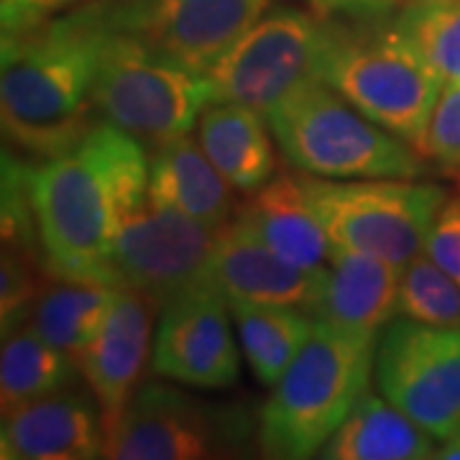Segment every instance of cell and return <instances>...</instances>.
<instances>
[{"label": "cell", "mask_w": 460, "mask_h": 460, "mask_svg": "<svg viewBox=\"0 0 460 460\" xmlns=\"http://www.w3.org/2000/svg\"><path fill=\"white\" fill-rule=\"evenodd\" d=\"M113 29L111 0H87L3 36L0 118L8 144L49 159L83 141L95 126L93 87Z\"/></svg>", "instance_id": "1"}, {"label": "cell", "mask_w": 460, "mask_h": 460, "mask_svg": "<svg viewBox=\"0 0 460 460\" xmlns=\"http://www.w3.org/2000/svg\"><path fill=\"white\" fill-rule=\"evenodd\" d=\"M146 192V146L108 120L33 166V210L51 277L120 287L111 259L118 213Z\"/></svg>", "instance_id": "2"}, {"label": "cell", "mask_w": 460, "mask_h": 460, "mask_svg": "<svg viewBox=\"0 0 460 460\" xmlns=\"http://www.w3.org/2000/svg\"><path fill=\"white\" fill-rule=\"evenodd\" d=\"M378 335L314 320L292 366L274 384L256 422L263 458L305 460L343 425L374 378Z\"/></svg>", "instance_id": "3"}, {"label": "cell", "mask_w": 460, "mask_h": 460, "mask_svg": "<svg viewBox=\"0 0 460 460\" xmlns=\"http://www.w3.org/2000/svg\"><path fill=\"white\" fill-rule=\"evenodd\" d=\"M363 115L420 148L445 80L389 21H335L317 75Z\"/></svg>", "instance_id": "4"}, {"label": "cell", "mask_w": 460, "mask_h": 460, "mask_svg": "<svg viewBox=\"0 0 460 460\" xmlns=\"http://www.w3.org/2000/svg\"><path fill=\"white\" fill-rule=\"evenodd\" d=\"M266 123L289 164L325 180H414L422 156L381 128L320 77H310L269 108Z\"/></svg>", "instance_id": "5"}, {"label": "cell", "mask_w": 460, "mask_h": 460, "mask_svg": "<svg viewBox=\"0 0 460 460\" xmlns=\"http://www.w3.org/2000/svg\"><path fill=\"white\" fill-rule=\"evenodd\" d=\"M215 100V87L202 72L172 62L115 23L93 87L95 113L108 123L154 151L190 136Z\"/></svg>", "instance_id": "6"}, {"label": "cell", "mask_w": 460, "mask_h": 460, "mask_svg": "<svg viewBox=\"0 0 460 460\" xmlns=\"http://www.w3.org/2000/svg\"><path fill=\"white\" fill-rule=\"evenodd\" d=\"M307 202L332 246L374 253L404 269L425 251L435 217L450 198L443 187L411 180L302 177Z\"/></svg>", "instance_id": "7"}, {"label": "cell", "mask_w": 460, "mask_h": 460, "mask_svg": "<svg viewBox=\"0 0 460 460\" xmlns=\"http://www.w3.org/2000/svg\"><path fill=\"white\" fill-rule=\"evenodd\" d=\"M217 233L220 228L169 210L146 192L118 213L111 253L115 279L162 307L187 289L210 284Z\"/></svg>", "instance_id": "8"}, {"label": "cell", "mask_w": 460, "mask_h": 460, "mask_svg": "<svg viewBox=\"0 0 460 460\" xmlns=\"http://www.w3.org/2000/svg\"><path fill=\"white\" fill-rule=\"evenodd\" d=\"M328 18L299 8H271L248 29L205 77L217 100L266 113L296 84L317 75Z\"/></svg>", "instance_id": "9"}, {"label": "cell", "mask_w": 460, "mask_h": 460, "mask_svg": "<svg viewBox=\"0 0 460 460\" xmlns=\"http://www.w3.org/2000/svg\"><path fill=\"white\" fill-rule=\"evenodd\" d=\"M374 378L432 438L460 429V328H429L399 314L378 332Z\"/></svg>", "instance_id": "10"}, {"label": "cell", "mask_w": 460, "mask_h": 460, "mask_svg": "<svg viewBox=\"0 0 460 460\" xmlns=\"http://www.w3.org/2000/svg\"><path fill=\"white\" fill-rule=\"evenodd\" d=\"M215 410L164 381H144L105 435V458L205 460L228 456L246 428L230 411Z\"/></svg>", "instance_id": "11"}, {"label": "cell", "mask_w": 460, "mask_h": 460, "mask_svg": "<svg viewBox=\"0 0 460 460\" xmlns=\"http://www.w3.org/2000/svg\"><path fill=\"white\" fill-rule=\"evenodd\" d=\"M115 23L172 62L208 72L271 0H111Z\"/></svg>", "instance_id": "12"}, {"label": "cell", "mask_w": 460, "mask_h": 460, "mask_svg": "<svg viewBox=\"0 0 460 460\" xmlns=\"http://www.w3.org/2000/svg\"><path fill=\"white\" fill-rule=\"evenodd\" d=\"M230 305L213 284L187 289L162 305L151 371L192 389H226L238 381L241 356L230 328Z\"/></svg>", "instance_id": "13"}, {"label": "cell", "mask_w": 460, "mask_h": 460, "mask_svg": "<svg viewBox=\"0 0 460 460\" xmlns=\"http://www.w3.org/2000/svg\"><path fill=\"white\" fill-rule=\"evenodd\" d=\"M156 310L162 307L144 292L118 287L102 325L77 358L80 374L98 399L105 435L131 402L146 363H151Z\"/></svg>", "instance_id": "14"}, {"label": "cell", "mask_w": 460, "mask_h": 460, "mask_svg": "<svg viewBox=\"0 0 460 460\" xmlns=\"http://www.w3.org/2000/svg\"><path fill=\"white\" fill-rule=\"evenodd\" d=\"M105 456V422L93 389L66 386L3 414V460H93Z\"/></svg>", "instance_id": "15"}, {"label": "cell", "mask_w": 460, "mask_h": 460, "mask_svg": "<svg viewBox=\"0 0 460 460\" xmlns=\"http://www.w3.org/2000/svg\"><path fill=\"white\" fill-rule=\"evenodd\" d=\"M402 269L374 253L332 246L307 314L353 332L378 335L399 314Z\"/></svg>", "instance_id": "16"}, {"label": "cell", "mask_w": 460, "mask_h": 460, "mask_svg": "<svg viewBox=\"0 0 460 460\" xmlns=\"http://www.w3.org/2000/svg\"><path fill=\"white\" fill-rule=\"evenodd\" d=\"M320 271H305L284 261L238 217H230L217 233L210 284L226 299L263 305H292L307 313L320 284Z\"/></svg>", "instance_id": "17"}, {"label": "cell", "mask_w": 460, "mask_h": 460, "mask_svg": "<svg viewBox=\"0 0 460 460\" xmlns=\"http://www.w3.org/2000/svg\"><path fill=\"white\" fill-rule=\"evenodd\" d=\"M235 217L251 228L284 261L305 271L323 269L330 259L332 241L313 213L302 177H271L235 210Z\"/></svg>", "instance_id": "18"}, {"label": "cell", "mask_w": 460, "mask_h": 460, "mask_svg": "<svg viewBox=\"0 0 460 460\" xmlns=\"http://www.w3.org/2000/svg\"><path fill=\"white\" fill-rule=\"evenodd\" d=\"M271 128L259 111L215 100L198 120V141L215 169L238 192H256L277 172Z\"/></svg>", "instance_id": "19"}, {"label": "cell", "mask_w": 460, "mask_h": 460, "mask_svg": "<svg viewBox=\"0 0 460 460\" xmlns=\"http://www.w3.org/2000/svg\"><path fill=\"white\" fill-rule=\"evenodd\" d=\"M230 190L199 141L190 136L154 148L148 156L151 199L210 228H223L233 217Z\"/></svg>", "instance_id": "20"}, {"label": "cell", "mask_w": 460, "mask_h": 460, "mask_svg": "<svg viewBox=\"0 0 460 460\" xmlns=\"http://www.w3.org/2000/svg\"><path fill=\"white\" fill-rule=\"evenodd\" d=\"M435 440L386 396L366 392L343 425L323 445L328 460H420L435 456Z\"/></svg>", "instance_id": "21"}, {"label": "cell", "mask_w": 460, "mask_h": 460, "mask_svg": "<svg viewBox=\"0 0 460 460\" xmlns=\"http://www.w3.org/2000/svg\"><path fill=\"white\" fill-rule=\"evenodd\" d=\"M115 292L118 287L105 281L49 277L36 299L29 325L77 363L102 325Z\"/></svg>", "instance_id": "22"}, {"label": "cell", "mask_w": 460, "mask_h": 460, "mask_svg": "<svg viewBox=\"0 0 460 460\" xmlns=\"http://www.w3.org/2000/svg\"><path fill=\"white\" fill-rule=\"evenodd\" d=\"M238 341L253 376L263 386H274L307 343L314 320L292 305H263L246 299H228Z\"/></svg>", "instance_id": "23"}, {"label": "cell", "mask_w": 460, "mask_h": 460, "mask_svg": "<svg viewBox=\"0 0 460 460\" xmlns=\"http://www.w3.org/2000/svg\"><path fill=\"white\" fill-rule=\"evenodd\" d=\"M77 363L59 348L47 343L31 325L3 338L0 350V410H21L36 399L57 394L75 384Z\"/></svg>", "instance_id": "24"}, {"label": "cell", "mask_w": 460, "mask_h": 460, "mask_svg": "<svg viewBox=\"0 0 460 460\" xmlns=\"http://www.w3.org/2000/svg\"><path fill=\"white\" fill-rule=\"evenodd\" d=\"M389 23L445 83L460 80V0H404Z\"/></svg>", "instance_id": "25"}, {"label": "cell", "mask_w": 460, "mask_h": 460, "mask_svg": "<svg viewBox=\"0 0 460 460\" xmlns=\"http://www.w3.org/2000/svg\"><path fill=\"white\" fill-rule=\"evenodd\" d=\"M399 314L429 328H460V284L425 251L402 269Z\"/></svg>", "instance_id": "26"}, {"label": "cell", "mask_w": 460, "mask_h": 460, "mask_svg": "<svg viewBox=\"0 0 460 460\" xmlns=\"http://www.w3.org/2000/svg\"><path fill=\"white\" fill-rule=\"evenodd\" d=\"M44 256L21 248H0V328L3 338L31 320L36 299L49 279Z\"/></svg>", "instance_id": "27"}, {"label": "cell", "mask_w": 460, "mask_h": 460, "mask_svg": "<svg viewBox=\"0 0 460 460\" xmlns=\"http://www.w3.org/2000/svg\"><path fill=\"white\" fill-rule=\"evenodd\" d=\"M420 154L440 169H460V80L443 84L435 111L429 115Z\"/></svg>", "instance_id": "28"}, {"label": "cell", "mask_w": 460, "mask_h": 460, "mask_svg": "<svg viewBox=\"0 0 460 460\" xmlns=\"http://www.w3.org/2000/svg\"><path fill=\"white\" fill-rule=\"evenodd\" d=\"M425 253L460 284V198H447L425 241Z\"/></svg>", "instance_id": "29"}, {"label": "cell", "mask_w": 460, "mask_h": 460, "mask_svg": "<svg viewBox=\"0 0 460 460\" xmlns=\"http://www.w3.org/2000/svg\"><path fill=\"white\" fill-rule=\"evenodd\" d=\"M75 3L80 0H3V36L33 29Z\"/></svg>", "instance_id": "30"}, {"label": "cell", "mask_w": 460, "mask_h": 460, "mask_svg": "<svg viewBox=\"0 0 460 460\" xmlns=\"http://www.w3.org/2000/svg\"><path fill=\"white\" fill-rule=\"evenodd\" d=\"M314 13L325 18H350V21H374L366 0H307Z\"/></svg>", "instance_id": "31"}, {"label": "cell", "mask_w": 460, "mask_h": 460, "mask_svg": "<svg viewBox=\"0 0 460 460\" xmlns=\"http://www.w3.org/2000/svg\"><path fill=\"white\" fill-rule=\"evenodd\" d=\"M432 458L443 460H460V429H456L450 438H445L440 447H435V456Z\"/></svg>", "instance_id": "32"}]
</instances>
